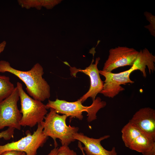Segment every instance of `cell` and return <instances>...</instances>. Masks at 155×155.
Wrapping results in <instances>:
<instances>
[{"instance_id": "cb8c5ba5", "label": "cell", "mask_w": 155, "mask_h": 155, "mask_svg": "<svg viewBox=\"0 0 155 155\" xmlns=\"http://www.w3.org/2000/svg\"><path fill=\"white\" fill-rule=\"evenodd\" d=\"M25 155H26V154H25Z\"/></svg>"}, {"instance_id": "2e32d148", "label": "cell", "mask_w": 155, "mask_h": 155, "mask_svg": "<svg viewBox=\"0 0 155 155\" xmlns=\"http://www.w3.org/2000/svg\"><path fill=\"white\" fill-rule=\"evenodd\" d=\"M15 88L9 77L0 75V102L10 95Z\"/></svg>"}, {"instance_id": "8fae6325", "label": "cell", "mask_w": 155, "mask_h": 155, "mask_svg": "<svg viewBox=\"0 0 155 155\" xmlns=\"http://www.w3.org/2000/svg\"><path fill=\"white\" fill-rule=\"evenodd\" d=\"M110 137L109 135H104L98 139L90 138L82 133H76L73 135V138L79 140L84 145L82 146L87 155H117L115 148L113 147L111 151H108L102 146L101 142Z\"/></svg>"}, {"instance_id": "52a82bcc", "label": "cell", "mask_w": 155, "mask_h": 155, "mask_svg": "<svg viewBox=\"0 0 155 155\" xmlns=\"http://www.w3.org/2000/svg\"><path fill=\"white\" fill-rule=\"evenodd\" d=\"M136 70L135 67L132 65L128 70L118 73L99 70V73L105 78L103 89L100 93L105 97L113 98L120 92L125 90L121 85L134 83L130 79V75L132 72Z\"/></svg>"}, {"instance_id": "44dd1931", "label": "cell", "mask_w": 155, "mask_h": 155, "mask_svg": "<svg viewBox=\"0 0 155 155\" xmlns=\"http://www.w3.org/2000/svg\"><path fill=\"white\" fill-rule=\"evenodd\" d=\"M6 42L4 41L0 43V54L4 50L6 45Z\"/></svg>"}, {"instance_id": "603a6c76", "label": "cell", "mask_w": 155, "mask_h": 155, "mask_svg": "<svg viewBox=\"0 0 155 155\" xmlns=\"http://www.w3.org/2000/svg\"><path fill=\"white\" fill-rule=\"evenodd\" d=\"M78 147L80 148V149L81 150V151H82V154H83V155H85L84 153V150H83V149L82 148V145L80 141H79L78 142Z\"/></svg>"}, {"instance_id": "7c38bea8", "label": "cell", "mask_w": 155, "mask_h": 155, "mask_svg": "<svg viewBox=\"0 0 155 155\" xmlns=\"http://www.w3.org/2000/svg\"><path fill=\"white\" fill-rule=\"evenodd\" d=\"M127 148L143 155H155V140L142 133L136 137Z\"/></svg>"}, {"instance_id": "3957f363", "label": "cell", "mask_w": 155, "mask_h": 155, "mask_svg": "<svg viewBox=\"0 0 155 155\" xmlns=\"http://www.w3.org/2000/svg\"><path fill=\"white\" fill-rule=\"evenodd\" d=\"M82 103L79 99L69 102L57 98L55 101L49 100L45 105L47 109L53 108L57 113L65 115L70 119L76 118L82 120L83 118L82 113L85 111L87 113V121L90 122L97 119V113L106 104V102L102 101L99 97L96 98L89 106H84Z\"/></svg>"}, {"instance_id": "4fadbf2b", "label": "cell", "mask_w": 155, "mask_h": 155, "mask_svg": "<svg viewBox=\"0 0 155 155\" xmlns=\"http://www.w3.org/2000/svg\"><path fill=\"white\" fill-rule=\"evenodd\" d=\"M155 56L146 48L141 50L133 65L140 70L144 78L146 77V69L147 66L150 74L155 70Z\"/></svg>"}, {"instance_id": "30bf717a", "label": "cell", "mask_w": 155, "mask_h": 155, "mask_svg": "<svg viewBox=\"0 0 155 155\" xmlns=\"http://www.w3.org/2000/svg\"><path fill=\"white\" fill-rule=\"evenodd\" d=\"M129 122L143 133L155 140V110L150 107L141 108Z\"/></svg>"}, {"instance_id": "5b68a950", "label": "cell", "mask_w": 155, "mask_h": 155, "mask_svg": "<svg viewBox=\"0 0 155 155\" xmlns=\"http://www.w3.org/2000/svg\"><path fill=\"white\" fill-rule=\"evenodd\" d=\"M33 134L27 133L26 136L19 140L0 145V155L6 151L16 150L24 152L26 155H36L37 150L42 147L48 137L43 132V127L39 123Z\"/></svg>"}, {"instance_id": "6da1fadb", "label": "cell", "mask_w": 155, "mask_h": 155, "mask_svg": "<svg viewBox=\"0 0 155 155\" xmlns=\"http://www.w3.org/2000/svg\"><path fill=\"white\" fill-rule=\"evenodd\" d=\"M8 72L16 75L26 86V90L33 98L43 101L51 96L50 87L42 75L43 68L39 63L35 64L28 71L16 69L5 61H0V72Z\"/></svg>"}, {"instance_id": "e0dca14e", "label": "cell", "mask_w": 155, "mask_h": 155, "mask_svg": "<svg viewBox=\"0 0 155 155\" xmlns=\"http://www.w3.org/2000/svg\"><path fill=\"white\" fill-rule=\"evenodd\" d=\"M147 20L149 22L150 24L144 26L150 32L151 34L155 36V16L151 13L148 11L144 13Z\"/></svg>"}, {"instance_id": "5bb4252c", "label": "cell", "mask_w": 155, "mask_h": 155, "mask_svg": "<svg viewBox=\"0 0 155 155\" xmlns=\"http://www.w3.org/2000/svg\"><path fill=\"white\" fill-rule=\"evenodd\" d=\"M61 0H19V5L22 7L29 9L35 8L40 10L42 7L47 9H52L56 5L61 3Z\"/></svg>"}, {"instance_id": "9a60e30c", "label": "cell", "mask_w": 155, "mask_h": 155, "mask_svg": "<svg viewBox=\"0 0 155 155\" xmlns=\"http://www.w3.org/2000/svg\"><path fill=\"white\" fill-rule=\"evenodd\" d=\"M121 132L122 140L127 148L136 137L143 133L129 122L123 127Z\"/></svg>"}, {"instance_id": "9c48e42d", "label": "cell", "mask_w": 155, "mask_h": 155, "mask_svg": "<svg viewBox=\"0 0 155 155\" xmlns=\"http://www.w3.org/2000/svg\"><path fill=\"white\" fill-rule=\"evenodd\" d=\"M100 60V57L96 58L95 63L93 64L94 60L93 59L90 64L84 69L71 67L66 62V64L70 67L71 76L75 77L76 74L80 72L87 75L90 78V86L89 90L79 99L82 103L89 97L92 98V101L94 100L97 94L100 93L103 89L104 82L100 78L97 67Z\"/></svg>"}, {"instance_id": "ac0fdd59", "label": "cell", "mask_w": 155, "mask_h": 155, "mask_svg": "<svg viewBox=\"0 0 155 155\" xmlns=\"http://www.w3.org/2000/svg\"><path fill=\"white\" fill-rule=\"evenodd\" d=\"M56 155H77L76 152L71 150L68 146L62 145L58 148Z\"/></svg>"}, {"instance_id": "ffe728a7", "label": "cell", "mask_w": 155, "mask_h": 155, "mask_svg": "<svg viewBox=\"0 0 155 155\" xmlns=\"http://www.w3.org/2000/svg\"><path fill=\"white\" fill-rule=\"evenodd\" d=\"M25 153L23 152L11 150L4 152L1 155H25Z\"/></svg>"}, {"instance_id": "8992f818", "label": "cell", "mask_w": 155, "mask_h": 155, "mask_svg": "<svg viewBox=\"0 0 155 155\" xmlns=\"http://www.w3.org/2000/svg\"><path fill=\"white\" fill-rule=\"evenodd\" d=\"M19 99L16 86L12 93L0 102V130L7 127L21 129L20 122L22 114L17 105Z\"/></svg>"}, {"instance_id": "277c9868", "label": "cell", "mask_w": 155, "mask_h": 155, "mask_svg": "<svg viewBox=\"0 0 155 155\" xmlns=\"http://www.w3.org/2000/svg\"><path fill=\"white\" fill-rule=\"evenodd\" d=\"M19 92L22 117L20 122L21 126H34L44 121L47 113L46 105L39 100L31 97L24 90L22 84L17 83Z\"/></svg>"}, {"instance_id": "d6986e66", "label": "cell", "mask_w": 155, "mask_h": 155, "mask_svg": "<svg viewBox=\"0 0 155 155\" xmlns=\"http://www.w3.org/2000/svg\"><path fill=\"white\" fill-rule=\"evenodd\" d=\"M15 129L8 127L6 130L0 132V138H3L5 140H9L13 137Z\"/></svg>"}, {"instance_id": "ba28073f", "label": "cell", "mask_w": 155, "mask_h": 155, "mask_svg": "<svg viewBox=\"0 0 155 155\" xmlns=\"http://www.w3.org/2000/svg\"><path fill=\"white\" fill-rule=\"evenodd\" d=\"M139 51L132 48L118 46L109 51L107 59L104 63L102 70L111 72L120 67L132 66Z\"/></svg>"}, {"instance_id": "7a4b0ae2", "label": "cell", "mask_w": 155, "mask_h": 155, "mask_svg": "<svg viewBox=\"0 0 155 155\" xmlns=\"http://www.w3.org/2000/svg\"><path fill=\"white\" fill-rule=\"evenodd\" d=\"M50 109V112L44 118V121L40 123L43 127V133L46 136L53 139L55 148H57L58 146L57 138L60 140L62 145L68 146L75 140L73 136L78 132L79 128L67 125L66 115H60L53 108Z\"/></svg>"}, {"instance_id": "7402d4cb", "label": "cell", "mask_w": 155, "mask_h": 155, "mask_svg": "<svg viewBox=\"0 0 155 155\" xmlns=\"http://www.w3.org/2000/svg\"><path fill=\"white\" fill-rule=\"evenodd\" d=\"M58 148H55L47 155H56Z\"/></svg>"}]
</instances>
